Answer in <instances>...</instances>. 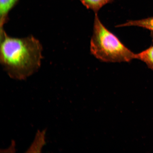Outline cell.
<instances>
[{
  "label": "cell",
  "instance_id": "7a4b0ae2",
  "mask_svg": "<svg viewBox=\"0 0 153 153\" xmlns=\"http://www.w3.org/2000/svg\"><path fill=\"white\" fill-rule=\"evenodd\" d=\"M90 50L91 54L102 62H129L135 59V53L105 27L97 14H95Z\"/></svg>",
  "mask_w": 153,
  "mask_h": 153
},
{
  "label": "cell",
  "instance_id": "6da1fadb",
  "mask_svg": "<svg viewBox=\"0 0 153 153\" xmlns=\"http://www.w3.org/2000/svg\"><path fill=\"white\" fill-rule=\"evenodd\" d=\"M42 47L39 40L30 36L23 38L10 37L5 32L1 35V62L9 76L23 80L41 66Z\"/></svg>",
  "mask_w": 153,
  "mask_h": 153
},
{
  "label": "cell",
  "instance_id": "3957f363",
  "mask_svg": "<svg viewBox=\"0 0 153 153\" xmlns=\"http://www.w3.org/2000/svg\"><path fill=\"white\" fill-rule=\"evenodd\" d=\"M17 0H0V32L5 31L4 26L7 20V14Z\"/></svg>",
  "mask_w": 153,
  "mask_h": 153
},
{
  "label": "cell",
  "instance_id": "277c9868",
  "mask_svg": "<svg viewBox=\"0 0 153 153\" xmlns=\"http://www.w3.org/2000/svg\"><path fill=\"white\" fill-rule=\"evenodd\" d=\"M131 26L139 27L150 30L153 39V17L140 20L128 21L125 23L116 26V27Z\"/></svg>",
  "mask_w": 153,
  "mask_h": 153
},
{
  "label": "cell",
  "instance_id": "5b68a950",
  "mask_svg": "<svg viewBox=\"0 0 153 153\" xmlns=\"http://www.w3.org/2000/svg\"><path fill=\"white\" fill-rule=\"evenodd\" d=\"M88 9L92 10L97 14L99 11L108 4L112 2L114 0H80Z\"/></svg>",
  "mask_w": 153,
  "mask_h": 153
},
{
  "label": "cell",
  "instance_id": "8992f818",
  "mask_svg": "<svg viewBox=\"0 0 153 153\" xmlns=\"http://www.w3.org/2000/svg\"><path fill=\"white\" fill-rule=\"evenodd\" d=\"M135 59L145 62L153 70V46L140 53H135Z\"/></svg>",
  "mask_w": 153,
  "mask_h": 153
}]
</instances>
